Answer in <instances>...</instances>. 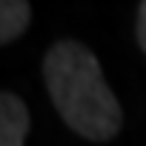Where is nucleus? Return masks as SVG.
<instances>
[{
	"mask_svg": "<svg viewBox=\"0 0 146 146\" xmlns=\"http://www.w3.org/2000/svg\"><path fill=\"white\" fill-rule=\"evenodd\" d=\"M43 78L69 129L86 140H112L123 126V109L103 80L98 57L78 40H60L43 57Z\"/></svg>",
	"mask_w": 146,
	"mask_h": 146,
	"instance_id": "f257e3e1",
	"label": "nucleus"
},
{
	"mask_svg": "<svg viewBox=\"0 0 146 146\" xmlns=\"http://www.w3.org/2000/svg\"><path fill=\"white\" fill-rule=\"evenodd\" d=\"M29 126L32 120H29L26 103L17 95L3 92L0 95V146H23Z\"/></svg>",
	"mask_w": 146,
	"mask_h": 146,
	"instance_id": "f03ea898",
	"label": "nucleus"
},
{
	"mask_svg": "<svg viewBox=\"0 0 146 146\" xmlns=\"http://www.w3.org/2000/svg\"><path fill=\"white\" fill-rule=\"evenodd\" d=\"M32 20V6L26 0H3L0 3V43L17 40Z\"/></svg>",
	"mask_w": 146,
	"mask_h": 146,
	"instance_id": "7ed1b4c3",
	"label": "nucleus"
},
{
	"mask_svg": "<svg viewBox=\"0 0 146 146\" xmlns=\"http://www.w3.org/2000/svg\"><path fill=\"white\" fill-rule=\"evenodd\" d=\"M137 43H140V49L146 54V0L137 6Z\"/></svg>",
	"mask_w": 146,
	"mask_h": 146,
	"instance_id": "20e7f679",
	"label": "nucleus"
}]
</instances>
